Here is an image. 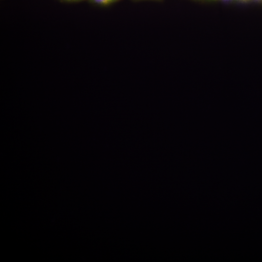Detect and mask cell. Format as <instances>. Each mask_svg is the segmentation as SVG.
I'll list each match as a JSON object with an SVG mask.
<instances>
[{
  "instance_id": "obj_1",
  "label": "cell",
  "mask_w": 262,
  "mask_h": 262,
  "mask_svg": "<svg viewBox=\"0 0 262 262\" xmlns=\"http://www.w3.org/2000/svg\"><path fill=\"white\" fill-rule=\"evenodd\" d=\"M92 3L101 5L107 6L115 2H117L121 0H88Z\"/></svg>"
},
{
  "instance_id": "obj_2",
  "label": "cell",
  "mask_w": 262,
  "mask_h": 262,
  "mask_svg": "<svg viewBox=\"0 0 262 262\" xmlns=\"http://www.w3.org/2000/svg\"><path fill=\"white\" fill-rule=\"evenodd\" d=\"M235 1L241 3L258 2L262 3V0H235Z\"/></svg>"
},
{
  "instance_id": "obj_3",
  "label": "cell",
  "mask_w": 262,
  "mask_h": 262,
  "mask_svg": "<svg viewBox=\"0 0 262 262\" xmlns=\"http://www.w3.org/2000/svg\"><path fill=\"white\" fill-rule=\"evenodd\" d=\"M208 1H225V2H229V1H235V0H206Z\"/></svg>"
},
{
  "instance_id": "obj_4",
  "label": "cell",
  "mask_w": 262,
  "mask_h": 262,
  "mask_svg": "<svg viewBox=\"0 0 262 262\" xmlns=\"http://www.w3.org/2000/svg\"><path fill=\"white\" fill-rule=\"evenodd\" d=\"M64 1H67V2H77V1H80L82 0H61Z\"/></svg>"
}]
</instances>
